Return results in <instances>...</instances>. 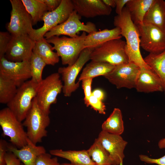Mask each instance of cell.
Returning <instances> with one entry per match:
<instances>
[{"label":"cell","instance_id":"484cf974","mask_svg":"<svg viewBox=\"0 0 165 165\" xmlns=\"http://www.w3.org/2000/svg\"><path fill=\"white\" fill-rule=\"evenodd\" d=\"M101 128L103 131L120 135L124 130L121 110L118 108H115L109 117L102 123Z\"/></svg>","mask_w":165,"mask_h":165},{"label":"cell","instance_id":"4dcf8cb0","mask_svg":"<svg viewBox=\"0 0 165 165\" xmlns=\"http://www.w3.org/2000/svg\"><path fill=\"white\" fill-rule=\"evenodd\" d=\"M46 65L38 54L33 52L30 60L31 79L36 83H40L43 80L42 72Z\"/></svg>","mask_w":165,"mask_h":165},{"label":"cell","instance_id":"9c48e42d","mask_svg":"<svg viewBox=\"0 0 165 165\" xmlns=\"http://www.w3.org/2000/svg\"><path fill=\"white\" fill-rule=\"evenodd\" d=\"M12 6L9 22L7 29L13 36L29 35L33 28L32 18L21 0H10Z\"/></svg>","mask_w":165,"mask_h":165},{"label":"cell","instance_id":"7bdbcfd3","mask_svg":"<svg viewBox=\"0 0 165 165\" xmlns=\"http://www.w3.org/2000/svg\"><path fill=\"white\" fill-rule=\"evenodd\" d=\"M158 146L160 149L165 148V137L159 141Z\"/></svg>","mask_w":165,"mask_h":165},{"label":"cell","instance_id":"b9f144b4","mask_svg":"<svg viewBox=\"0 0 165 165\" xmlns=\"http://www.w3.org/2000/svg\"><path fill=\"white\" fill-rule=\"evenodd\" d=\"M102 1L106 5L111 8L116 7V5L114 0H102Z\"/></svg>","mask_w":165,"mask_h":165},{"label":"cell","instance_id":"74e56055","mask_svg":"<svg viewBox=\"0 0 165 165\" xmlns=\"http://www.w3.org/2000/svg\"><path fill=\"white\" fill-rule=\"evenodd\" d=\"M6 165H20V160L12 152L8 151L6 156Z\"/></svg>","mask_w":165,"mask_h":165},{"label":"cell","instance_id":"e0dca14e","mask_svg":"<svg viewBox=\"0 0 165 165\" xmlns=\"http://www.w3.org/2000/svg\"><path fill=\"white\" fill-rule=\"evenodd\" d=\"M74 10L80 17L91 18L108 16L112 8L106 5L102 0H72Z\"/></svg>","mask_w":165,"mask_h":165},{"label":"cell","instance_id":"bcb514c9","mask_svg":"<svg viewBox=\"0 0 165 165\" xmlns=\"http://www.w3.org/2000/svg\"><path fill=\"white\" fill-rule=\"evenodd\" d=\"M20 165H24L23 163H21V164Z\"/></svg>","mask_w":165,"mask_h":165},{"label":"cell","instance_id":"6da1fadb","mask_svg":"<svg viewBox=\"0 0 165 165\" xmlns=\"http://www.w3.org/2000/svg\"><path fill=\"white\" fill-rule=\"evenodd\" d=\"M113 24L115 27L120 28L121 35L126 39L125 51L129 62L134 63L140 68L152 69L145 63L141 54L138 29L126 6L120 15L114 17Z\"/></svg>","mask_w":165,"mask_h":165},{"label":"cell","instance_id":"7402d4cb","mask_svg":"<svg viewBox=\"0 0 165 165\" xmlns=\"http://www.w3.org/2000/svg\"><path fill=\"white\" fill-rule=\"evenodd\" d=\"M51 155L66 159L72 165H97L92 160L87 150H64L61 149L50 151Z\"/></svg>","mask_w":165,"mask_h":165},{"label":"cell","instance_id":"30bf717a","mask_svg":"<svg viewBox=\"0 0 165 165\" xmlns=\"http://www.w3.org/2000/svg\"><path fill=\"white\" fill-rule=\"evenodd\" d=\"M94 49L85 48L73 64L58 68V72L61 75L64 82L62 91L64 96L70 97L72 93L79 88V82H76V78L85 64L90 60V55Z\"/></svg>","mask_w":165,"mask_h":165},{"label":"cell","instance_id":"9a60e30c","mask_svg":"<svg viewBox=\"0 0 165 165\" xmlns=\"http://www.w3.org/2000/svg\"><path fill=\"white\" fill-rule=\"evenodd\" d=\"M0 76L13 82L19 87L31 78L30 61L12 62L0 58Z\"/></svg>","mask_w":165,"mask_h":165},{"label":"cell","instance_id":"f1b7e54d","mask_svg":"<svg viewBox=\"0 0 165 165\" xmlns=\"http://www.w3.org/2000/svg\"><path fill=\"white\" fill-rule=\"evenodd\" d=\"M21 1L32 18L33 25L42 20L44 15L48 12L46 6L42 0H21Z\"/></svg>","mask_w":165,"mask_h":165},{"label":"cell","instance_id":"f6af8a7d","mask_svg":"<svg viewBox=\"0 0 165 165\" xmlns=\"http://www.w3.org/2000/svg\"><path fill=\"white\" fill-rule=\"evenodd\" d=\"M119 165H123V162H122Z\"/></svg>","mask_w":165,"mask_h":165},{"label":"cell","instance_id":"5b68a950","mask_svg":"<svg viewBox=\"0 0 165 165\" xmlns=\"http://www.w3.org/2000/svg\"><path fill=\"white\" fill-rule=\"evenodd\" d=\"M38 85L39 84L31 79L27 80L18 87L15 95L7 104V107L20 121L24 120L31 108Z\"/></svg>","mask_w":165,"mask_h":165},{"label":"cell","instance_id":"603a6c76","mask_svg":"<svg viewBox=\"0 0 165 165\" xmlns=\"http://www.w3.org/2000/svg\"><path fill=\"white\" fill-rule=\"evenodd\" d=\"M155 0H129L125 6L136 25L143 24L144 18Z\"/></svg>","mask_w":165,"mask_h":165},{"label":"cell","instance_id":"d6986e66","mask_svg":"<svg viewBox=\"0 0 165 165\" xmlns=\"http://www.w3.org/2000/svg\"><path fill=\"white\" fill-rule=\"evenodd\" d=\"M8 151L12 152L24 165H35L38 156L46 152L43 146H37L28 138L27 144L20 148L9 144Z\"/></svg>","mask_w":165,"mask_h":165},{"label":"cell","instance_id":"e575fe53","mask_svg":"<svg viewBox=\"0 0 165 165\" xmlns=\"http://www.w3.org/2000/svg\"><path fill=\"white\" fill-rule=\"evenodd\" d=\"M93 79L92 78L86 79L82 81V86L84 94V101L86 106L88 105L89 99L92 95L91 85Z\"/></svg>","mask_w":165,"mask_h":165},{"label":"cell","instance_id":"8992f818","mask_svg":"<svg viewBox=\"0 0 165 165\" xmlns=\"http://www.w3.org/2000/svg\"><path fill=\"white\" fill-rule=\"evenodd\" d=\"M63 87L60 74L57 72L52 73L39 84L36 96L37 104L46 113L49 115L52 104L57 101V97Z\"/></svg>","mask_w":165,"mask_h":165},{"label":"cell","instance_id":"ffe728a7","mask_svg":"<svg viewBox=\"0 0 165 165\" xmlns=\"http://www.w3.org/2000/svg\"><path fill=\"white\" fill-rule=\"evenodd\" d=\"M122 37L121 30L117 27L111 29L94 31L86 35L84 48H94L111 40L120 38Z\"/></svg>","mask_w":165,"mask_h":165},{"label":"cell","instance_id":"8d00e7d4","mask_svg":"<svg viewBox=\"0 0 165 165\" xmlns=\"http://www.w3.org/2000/svg\"><path fill=\"white\" fill-rule=\"evenodd\" d=\"M9 144L5 140H0V165H6V155L8 152Z\"/></svg>","mask_w":165,"mask_h":165},{"label":"cell","instance_id":"d6a6232c","mask_svg":"<svg viewBox=\"0 0 165 165\" xmlns=\"http://www.w3.org/2000/svg\"><path fill=\"white\" fill-rule=\"evenodd\" d=\"M90 106L91 108L99 113L105 114L106 107L104 103L92 95L89 98L87 107Z\"/></svg>","mask_w":165,"mask_h":165},{"label":"cell","instance_id":"7a4b0ae2","mask_svg":"<svg viewBox=\"0 0 165 165\" xmlns=\"http://www.w3.org/2000/svg\"><path fill=\"white\" fill-rule=\"evenodd\" d=\"M86 36V33L83 32L81 35L76 37L53 36L46 40L49 43L53 45V50H56L61 57L62 64L71 65L76 61L85 49L84 41Z\"/></svg>","mask_w":165,"mask_h":165},{"label":"cell","instance_id":"ac0fdd59","mask_svg":"<svg viewBox=\"0 0 165 165\" xmlns=\"http://www.w3.org/2000/svg\"><path fill=\"white\" fill-rule=\"evenodd\" d=\"M139 92L149 93L163 91V85L158 76L152 69L140 68L135 88Z\"/></svg>","mask_w":165,"mask_h":165},{"label":"cell","instance_id":"4fadbf2b","mask_svg":"<svg viewBox=\"0 0 165 165\" xmlns=\"http://www.w3.org/2000/svg\"><path fill=\"white\" fill-rule=\"evenodd\" d=\"M140 70L134 63L129 62L116 66L112 72L104 77L118 89L135 88Z\"/></svg>","mask_w":165,"mask_h":165},{"label":"cell","instance_id":"3957f363","mask_svg":"<svg viewBox=\"0 0 165 165\" xmlns=\"http://www.w3.org/2000/svg\"><path fill=\"white\" fill-rule=\"evenodd\" d=\"M22 123L27 128L28 138L34 144L41 142L47 135V128L50 123L49 115L39 107L36 97L34 98L31 107Z\"/></svg>","mask_w":165,"mask_h":165},{"label":"cell","instance_id":"7c38bea8","mask_svg":"<svg viewBox=\"0 0 165 165\" xmlns=\"http://www.w3.org/2000/svg\"><path fill=\"white\" fill-rule=\"evenodd\" d=\"M81 18L77 12L74 10L65 21L52 29L45 35L44 37L47 39L53 36L62 35L75 38L78 36L77 34L81 31L89 34L97 31L94 24L88 22L85 24L80 21Z\"/></svg>","mask_w":165,"mask_h":165},{"label":"cell","instance_id":"f35d334b","mask_svg":"<svg viewBox=\"0 0 165 165\" xmlns=\"http://www.w3.org/2000/svg\"><path fill=\"white\" fill-rule=\"evenodd\" d=\"M46 6L48 12L56 9L60 5L61 0H42Z\"/></svg>","mask_w":165,"mask_h":165},{"label":"cell","instance_id":"5bb4252c","mask_svg":"<svg viewBox=\"0 0 165 165\" xmlns=\"http://www.w3.org/2000/svg\"><path fill=\"white\" fill-rule=\"evenodd\" d=\"M35 43V41L28 35H12L4 57L12 62L30 61Z\"/></svg>","mask_w":165,"mask_h":165},{"label":"cell","instance_id":"4316f807","mask_svg":"<svg viewBox=\"0 0 165 165\" xmlns=\"http://www.w3.org/2000/svg\"><path fill=\"white\" fill-rule=\"evenodd\" d=\"M144 59L161 80L165 92V50L159 54L149 53Z\"/></svg>","mask_w":165,"mask_h":165},{"label":"cell","instance_id":"277c9868","mask_svg":"<svg viewBox=\"0 0 165 165\" xmlns=\"http://www.w3.org/2000/svg\"><path fill=\"white\" fill-rule=\"evenodd\" d=\"M121 38L111 40L94 48L90 54V59L114 66L129 62L125 51L126 41Z\"/></svg>","mask_w":165,"mask_h":165},{"label":"cell","instance_id":"44dd1931","mask_svg":"<svg viewBox=\"0 0 165 165\" xmlns=\"http://www.w3.org/2000/svg\"><path fill=\"white\" fill-rule=\"evenodd\" d=\"M143 23L153 25L165 31V1L155 0L146 13Z\"/></svg>","mask_w":165,"mask_h":165},{"label":"cell","instance_id":"1f68e13d","mask_svg":"<svg viewBox=\"0 0 165 165\" xmlns=\"http://www.w3.org/2000/svg\"><path fill=\"white\" fill-rule=\"evenodd\" d=\"M35 165H61L57 157L52 158L51 155L46 152L38 156Z\"/></svg>","mask_w":165,"mask_h":165},{"label":"cell","instance_id":"cb8c5ba5","mask_svg":"<svg viewBox=\"0 0 165 165\" xmlns=\"http://www.w3.org/2000/svg\"><path fill=\"white\" fill-rule=\"evenodd\" d=\"M116 66L109 64L91 61L83 69L79 78V82L89 78L108 74L114 69Z\"/></svg>","mask_w":165,"mask_h":165},{"label":"cell","instance_id":"8fae6325","mask_svg":"<svg viewBox=\"0 0 165 165\" xmlns=\"http://www.w3.org/2000/svg\"><path fill=\"white\" fill-rule=\"evenodd\" d=\"M140 38V46L149 53L157 54L165 50V31L152 25H136Z\"/></svg>","mask_w":165,"mask_h":165},{"label":"cell","instance_id":"52a82bcc","mask_svg":"<svg viewBox=\"0 0 165 165\" xmlns=\"http://www.w3.org/2000/svg\"><path fill=\"white\" fill-rule=\"evenodd\" d=\"M0 125L2 135L10 138L12 145L20 148L27 144L28 138L22 123L7 107L0 111Z\"/></svg>","mask_w":165,"mask_h":165},{"label":"cell","instance_id":"d4e9b609","mask_svg":"<svg viewBox=\"0 0 165 165\" xmlns=\"http://www.w3.org/2000/svg\"><path fill=\"white\" fill-rule=\"evenodd\" d=\"M33 52L38 54L47 65H54L59 62V57L53 51V47L44 37L35 41Z\"/></svg>","mask_w":165,"mask_h":165},{"label":"cell","instance_id":"ba28073f","mask_svg":"<svg viewBox=\"0 0 165 165\" xmlns=\"http://www.w3.org/2000/svg\"><path fill=\"white\" fill-rule=\"evenodd\" d=\"M74 10L72 0H61V3L56 9L48 12L44 15L43 26L38 29H34L29 36L35 41L44 37L47 32L65 21Z\"/></svg>","mask_w":165,"mask_h":165},{"label":"cell","instance_id":"2e32d148","mask_svg":"<svg viewBox=\"0 0 165 165\" xmlns=\"http://www.w3.org/2000/svg\"><path fill=\"white\" fill-rule=\"evenodd\" d=\"M116 165H119L125 157L124 149L127 142L120 135L102 130L97 138Z\"/></svg>","mask_w":165,"mask_h":165},{"label":"cell","instance_id":"ee69618b","mask_svg":"<svg viewBox=\"0 0 165 165\" xmlns=\"http://www.w3.org/2000/svg\"><path fill=\"white\" fill-rule=\"evenodd\" d=\"M61 165H72L70 163H64L61 164Z\"/></svg>","mask_w":165,"mask_h":165},{"label":"cell","instance_id":"ab89813d","mask_svg":"<svg viewBox=\"0 0 165 165\" xmlns=\"http://www.w3.org/2000/svg\"><path fill=\"white\" fill-rule=\"evenodd\" d=\"M129 0H114L116 3V12L117 15L121 14L122 10Z\"/></svg>","mask_w":165,"mask_h":165},{"label":"cell","instance_id":"83f0119b","mask_svg":"<svg viewBox=\"0 0 165 165\" xmlns=\"http://www.w3.org/2000/svg\"><path fill=\"white\" fill-rule=\"evenodd\" d=\"M92 160L97 165H116L97 138L87 150Z\"/></svg>","mask_w":165,"mask_h":165},{"label":"cell","instance_id":"d590c367","mask_svg":"<svg viewBox=\"0 0 165 165\" xmlns=\"http://www.w3.org/2000/svg\"><path fill=\"white\" fill-rule=\"evenodd\" d=\"M140 160L148 164H156L158 165H165V155L158 159H153L144 155H139Z\"/></svg>","mask_w":165,"mask_h":165},{"label":"cell","instance_id":"836d02e7","mask_svg":"<svg viewBox=\"0 0 165 165\" xmlns=\"http://www.w3.org/2000/svg\"><path fill=\"white\" fill-rule=\"evenodd\" d=\"M12 35L8 32H0V58L5 56Z\"/></svg>","mask_w":165,"mask_h":165},{"label":"cell","instance_id":"f546056e","mask_svg":"<svg viewBox=\"0 0 165 165\" xmlns=\"http://www.w3.org/2000/svg\"><path fill=\"white\" fill-rule=\"evenodd\" d=\"M18 87L12 81L0 76V103L7 104L14 97Z\"/></svg>","mask_w":165,"mask_h":165},{"label":"cell","instance_id":"60d3db41","mask_svg":"<svg viewBox=\"0 0 165 165\" xmlns=\"http://www.w3.org/2000/svg\"><path fill=\"white\" fill-rule=\"evenodd\" d=\"M92 95L98 99L103 101L105 97L104 92L101 89H96L92 92Z\"/></svg>","mask_w":165,"mask_h":165}]
</instances>
